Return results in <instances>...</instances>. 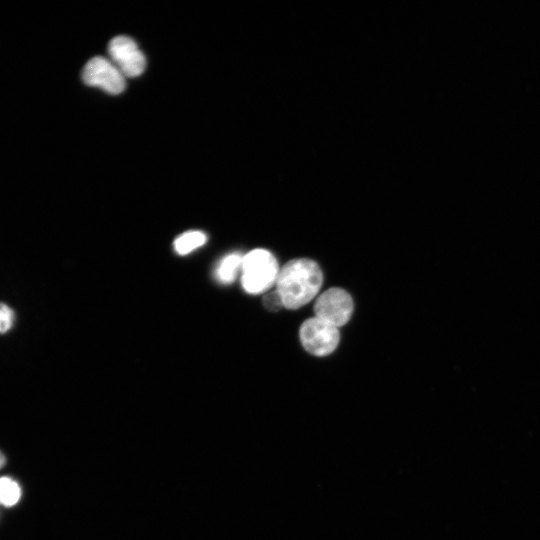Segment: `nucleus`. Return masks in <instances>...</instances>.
Wrapping results in <instances>:
<instances>
[{
	"instance_id": "obj_1",
	"label": "nucleus",
	"mask_w": 540,
	"mask_h": 540,
	"mask_svg": "<svg viewBox=\"0 0 540 540\" xmlns=\"http://www.w3.org/2000/svg\"><path fill=\"white\" fill-rule=\"evenodd\" d=\"M323 282L319 265L307 258L288 261L279 270L276 291L285 308L295 310L310 302Z\"/></svg>"
},
{
	"instance_id": "obj_2",
	"label": "nucleus",
	"mask_w": 540,
	"mask_h": 540,
	"mask_svg": "<svg viewBox=\"0 0 540 540\" xmlns=\"http://www.w3.org/2000/svg\"><path fill=\"white\" fill-rule=\"evenodd\" d=\"M242 286L249 294H260L274 284L279 273L277 260L265 249H254L243 256Z\"/></svg>"
},
{
	"instance_id": "obj_3",
	"label": "nucleus",
	"mask_w": 540,
	"mask_h": 540,
	"mask_svg": "<svg viewBox=\"0 0 540 540\" xmlns=\"http://www.w3.org/2000/svg\"><path fill=\"white\" fill-rule=\"evenodd\" d=\"M299 335L304 349L315 356L331 354L340 340L337 327L315 316L302 323Z\"/></svg>"
},
{
	"instance_id": "obj_4",
	"label": "nucleus",
	"mask_w": 540,
	"mask_h": 540,
	"mask_svg": "<svg viewBox=\"0 0 540 540\" xmlns=\"http://www.w3.org/2000/svg\"><path fill=\"white\" fill-rule=\"evenodd\" d=\"M353 312V300L342 288L333 287L322 293L314 305V314L337 328L345 325Z\"/></svg>"
},
{
	"instance_id": "obj_5",
	"label": "nucleus",
	"mask_w": 540,
	"mask_h": 540,
	"mask_svg": "<svg viewBox=\"0 0 540 540\" xmlns=\"http://www.w3.org/2000/svg\"><path fill=\"white\" fill-rule=\"evenodd\" d=\"M82 79L86 85L99 87L113 95L125 89L124 75L110 60L101 56L93 57L86 63Z\"/></svg>"
},
{
	"instance_id": "obj_6",
	"label": "nucleus",
	"mask_w": 540,
	"mask_h": 540,
	"mask_svg": "<svg viewBox=\"0 0 540 540\" xmlns=\"http://www.w3.org/2000/svg\"><path fill=\"white\" fill-rule=\"evenodd\" d=\"M110 61L124 77L139 76L145 69L146 59L136 42L127 36H116L109 42Z\"/></svg>"
},
{
	"instance_id": "obj_7",
	"label": "nucleus",
	"mask_w": 540,
	"mask_h": 540,
	"mask_svg": "<svg viewBox=\"0 0 540 540\" xmlns=\"http://www.w3.org/2000/svg\"><path fill=\"white\" fill-rule=\"evenodd\" d=\"M242 260L243 256L239 253L225 256L215 271L216 278L224 284L233 282L239 270L242 269Z\"/></svg>"
},
{
	"instance_id": "obj_8",
	"label": "nucleus",
	"mask_w": 540,
	"mask_h": 540,
	"mask_svg": "<svg viewBox=\"0 0 540 540\" xmlns=\"http://www.w3.org/2000/svg\"><path fill=\"white\" fill-rule=\"evenodd\" d=\"M206 234L201 231H189L180 235L174 242V249L179 255H186L205 244Z\"/></svg>"
},
{
	"instance_id": "obj_9",
	"label": "nucleus",
	"mask_w": 540,
	"mask_h": 540,
	"mask_svg": "<svg viewBox=\"0 0 540 540\" xmlns=\"http://www.w3.org/2000/svg\"><path fill=\"white\" fill-rule=\"evenodd\" d=\"M21 496L19 484L9 477H0V504L6 507L15 505Z\"/></svg>"
},
{
	"instance_id": "obj_10",
	"label": "nucleus",
	"mask_w": 540,
	"mask_h": 540,
	"mask_svg": "<svg viewBox=\"0 0 540 540\" xmlns=\"http://www.w3.org/2000/svg\"><path fill=\"white\" fill-rule=\"evenodd\" d=\"M13 324V311L3 303H0V333L8 331Z\"/></svg>"
},
{
	"instance_id": "obj_11",
	"label": "nucleus",
	"mask_w": 540,
	"mask_h": 540,
	"mask_svg": "<svg viewBox=\"0 0 540 540\" xmlns=\"http://www.w3.org/2000/svg\"><path fill=\"white\" fill-rule=\"evenodd\" d=\"M263 304L267 310L272 312L278 311L283 306L281 297L276 290L264 296Z\"/></svg>"
},
{
	"instance_id": "obj_12",
	"label": "nucleus",
	"mask_w": 540,
	"mask_h": 540,
	"mask_svg": "<svg viewBox=\"0 0 540 540\" xmlns=\"http://www.w3.org/2000/svg\"><path fill=\"white\" fill-rule=\"evenodd\" d=\"M6 459L3 453L0 451V469L5 465Z\"/></svg>"
}]
</instances>
